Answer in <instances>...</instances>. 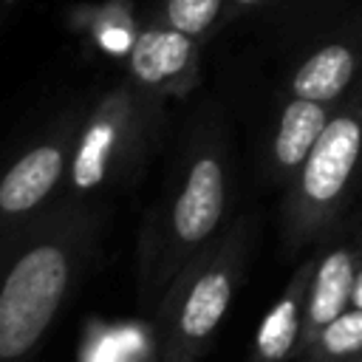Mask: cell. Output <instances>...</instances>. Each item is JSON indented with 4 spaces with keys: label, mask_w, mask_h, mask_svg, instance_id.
Segmentation results:
<instances>
[{
    "label": "cell",
    "mask_w": 362,
    "mask_h": 362,
    "mask_svg": "<svg viewBox=\"0 0 362 362\" xmlns=\"http://www.w3.org/2000/svg\"><path fill=\"white\" fill-rule=\"evenodd\" d=\"M99 206L59 198L0 263V362H28L82 283L99 238Z\"/></svg>",
    "instance_id": "cell-1"
},
{
    "label": "cell",
    "mask_w": 362,
    "mask_h": 362,
    "mask_svg": "<svg viewBox=\"0 0 362 362\" xmlns=\"http://www.w3.org/2000/svg\"><path fill=\"white\" fill-rule=\"evenodd\" d=\"M232 198V170L223 136L215 127L198 130L164 192L144 218L136 257L139 308H156L178 272L201 255L223 229Z\"/></svg>",
    "instance_id": "cell-2"
},
{
    "label": "cell",
    "mask_w": 362,
    "mask_h": 362,
    "mask_svg": "<svg viewBox=\"0 0 362 362\" xmlns=\"http://www.w3.org/2000/svg\"><path fill=\"white\" fill-rule=\"evenodd\" d=\"M252 240V218L223 226L221 235L167 286L150 311L153 354L158 362H198L209 351L246 277Z\"/></svg>",
    "instance_id": "cell-3"
},
{
    "label": "cell",
    "mask_w": 362,
    "mask_h": 362,
    "mask_svg": "<svg viewBox=\"0 0 362 362\" xmlns=\"http://www.w3.org/2000/svg\"><path fill=\"white\" fill-rule=\"evenodd\" d=\"M362 184V74L345 93L317 144L286 184L280 240L286 255H300L325 240L345 218Z\"/></svg>",
    "instance_id": "cell-4"
},
{
    "label": "cell",
    "mask_w": 362,
    "mask_h": 362,
    "mask_svg": "<svg viewBox=\"0 0 362 362\" xmlns=\"http://www.w3.org/2000/svg\"><path fill=\"white\" fill-rule=\"evenodd\" d=\"M161 102L130 76L105 90L79 119L62 198L96 204V195L133 181L153 150Z\"/></svg>",
    "instance_id": "cell-5"
},
{
    "label": "cell",
    "mask_w": 362,
    "mask_h": 362,
    "mask_svg": "<svg viewBox=\"0 0 362 362\" xmlns=\"http://www.w3.org/2000/svg\"><path fill=\"white\" fill-rule=\"evenodd\" d=\"M76 127V116H62L0 170V263L62 198Z\"/></svg>",
    "instance_id": "cell-6"
},
{
    "label": "cell",
    "mask_w": 362,
    "mask_h": 362,
    "mask_svg": "<svg viewBox=\"0 0 362 362\" xmlns=\"http://www.w3.org/2000/svg\"><path fill=\"white\" fill-rule=\"evenodd\" d=\"M127 76L158 99H181L201 82V40L153 20L139 28L124 57Z\"/></svg>",
    "instance_id": "cell-7"
},
{
    "label": "cell",
    "mask_w": 362,
    "mask_h": 362,
    "mask_svg": "<svg viewBox=\"0 0 362 362\" xmlns=\"http://www.w3.org/2000/svg\"><path fill=\"white\" fill-rule=\"evenodd\" d=\"M328 238L331 243L314 252L300 351L311 342V337L322 325H328L334 317H339L354 305L356 274L362 266V218H356L351 226H337Z\"/></svg>",
    "instance_id": "cell-8"
},
{
    "label": "cell",
    "mask_w": 362,
    "mask_h": 362,
    "mask_svg": "<svg viewBox=\"0 0 362 362\" xmlns=\"http://www.w3.org/2000/svg\"><path fill=\"white\" fill-rule=\"evenodd\" d=\"M337 102H314L303 96H288L277 113V122L269 136L266 153V173L274 184H288L291 175L300 170L311 147L317 144L320 133L325 130Z\"/></svg>",
    "instance_id": "cell-9"
},
{
    "label": "cell",
    "mask_w": 362,
    "mask_h": 362,
    "mask_svg": "<svg viewBox=\"0 0 362 362\" xmlns=\"http://www.w3.org/2000/svg\"><path fill=\"white\" fill-rule=\"evenodd\" d=\"M314 269V255H308L288 277L286 288L274 300V305L266 311L252 351L246 362H294L303 345V328H305V297H308V280Z\"/></svg>",
    "instance_id": "cell-10"
},
{
    "label": "cell",
    "mask_w": 362,
    "mask_h": 362,
    "mask_svg": "<svg viewBox=\"0 0 362 362\" xmlns=\"http://www.w3.org/2000/svg\"><path fill=\"white\" fill-rule=\"evenodd\" d=\"M362 74V40H331L314 48L288 76V96L339 102Z\"/></svg>",
    "instance_id": "cell-11"
},
{
    "label": "cell",
    "mask_w": 362,
    "mask_h": 362,
    "mask_svg": "<svg viewBox=\"0 0 362 362\" xmlns=\"http://www.w3.org/2000/svg\"><path fill=\"white\" fill-rule=\"evenodd\" d=\"M71 25L88 34V40L107 57L124 59L136 42L139 25L130 0H102L82 3L71 11Z\"/></svg>",
    "instance_id": "cell-12"
},
{
    "label": "cell",
    "mask_w": 362,
    "mask_h": 362,
    "mask_svg": "<svg viewBox=\"0 0 362 362\" xmlns=\"http://www.w3.org/2000/svg\"><path fill=\"white\" fill-rule=\"evenodd\" d=\"M362 359V308H348L322 325L294 362H356Z\"/></svg>",
    "instance_id": "cell-13"
},
{
    "label": "cell",
    "mask_w": 362,
    "mask_h": 362,
    "mask_svg": "<svg viewBox=\"0 0 362 362\" xmlns=\"http://www.w3.org/2000/svg\"><path fill=\"white\" fill-rule=\"evenodd\" d=\"M223 8H226V0H164L158 20L201 40L215 28Z\"/></svg>",
    "instance_id": "cell-14"
},
{
    "label": "cell",
    "mask_w": 362,
    "mask_h": 362,
    "mask_svg": "<svg viewBox=\"0 0 362 362\" xmlns=\"http://www.w3.org/2000/svg\"><path fill=\"white\" fill-rule=\"evenodd\" d=\"M260 3H269V0H226V8L232 11H243V8H252V6H260Z\"/></svg>",
    "instance_id": "cell-15"
},
{
    "label": "cell",
    "mask_w": 362,
    "mask_h": 362,
    "mask_svg": "<svg viewBox=\"0 0 362 362\" xmlns=\"http://www.w3.org/2000/svg\"><path fill=\"white\" fill-rule=\"evenodd\" d=\"M354 308H362V266L356 274V288H354Z\"/></svg>",
    "instance_id": "cell-16"
},
{
    "label": "cell",
    "mask_w": 362,
    "mask_h": 362,
    "mask_svg": "<svg viewBox=\"0 0 362 362\" xmlns=\"http://www.w3.org/2000/svg\"><path fill=\"white\" fill-rule=\"evenodd\" d=\"M6 3H8V0H0V14L6 11Z\"/></svg>",
    "instance_id": "cell-17"
},
{
    "label": "cell",
    "mask_w": 362,
    "mask_h": 362,
    "mask_svg": "<svg viewBox=\"0 0 362 362\" xmlns=\"http://www.w3.org/2000/svg\"><path fill=\"white\" fill-rule=\"evenodd\" d=\"M150 362H158V359H156V354H153V359H150Z\"/></svg>",
    "instance_id": "cell-18"
},
{
    "label": "cell",
    "mask_w": 362,
    "mask_h": 362,
    "mask_svg": "<svg viewBox=\"0 0 362 362\" xmlns=\"http://www.w3.org/2000/svg\"><path fill=\"white\" fill-rule=\"evenodd\" d=\"M356 362H362V359H356Z\"/></svg>",
    "instance_id": "cell-19"
}]
</instances>
